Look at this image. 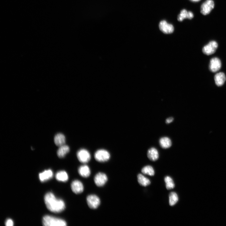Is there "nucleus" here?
Wrapping results in <instances>:
<instances>
[{
    "label": "nucleus",
    "instance_id": "f257e3e1",
    "mask_svg": "<svg viewBox=\"0 0 226 226\" xmlns=\"http://www.w3.org/2000/svg\"><path fill=\"white\" fill-rule=\"evenodd\" d=\"M44 201L47 208L54 213H59L65 208L64 202L62 199H57L52 193H48L45 195Z\"/></svg>",
    "mask_w": 226,
    "mask_h": 226
},
{
    "label": "nucleus",
    "instance_id": "f03ea898",
    "mask_svg": "<svg viewBox=\"0 0 226 226\" xmlns=\"http://www.w3.org/2000/svg\"><path fill=\"white\" fill-rule=\"evenodd\" d=\"M43 223L45 226H66L67 223L63 219L49 215L43 218Z\"/></svg>",
    "mask_w": 226,
    "mask_h": 226
},
{
    "label": "nucleus",
    "instance_id": "7ed1b4c3",
    "mask_svg": "<svg viewBox=\"0 0 226 226\" xmlns=\"http://www.w3.org/2000/svg\"><path fill=\"white\" fill-rule=\"evenodd\" d=\"M95 159L97 161L103 162L107 161L110 158V155L107 151L100 149L97 151L95 154Z\"/></svg>",
    "mask_w": 226,
    "mask_h": 226
},
{
    "label": "nucleus",
    "instance_id": "20e7f679",
    "mask_svg": "<svg viewBox=\"0 0 226 226\" xmlns=\"http://www.w3.org/2000/svg\"><path fill=\"white\" fill-rule=\"evenodd\" d=\"M86 201L88 206L92 209L97 208L100 203V200L99 197L94 194L88 195L86 198Z\"/></svg>",
    "mask_w": 226,
    "mask_h": 226
},
{
    "label": "nucleus",
    "instance_id": "39448f33",
    "mask_svg": "<svg viewBox=\"0 0 226 226\" xmlns=\"http://www.w3.org/2000/svg\"><path fill=\"white\" fill-rule=\"evenodd\" d=\"M218 47V44L215 41H210L202 49L203 53L206 55H212L215 53Z\"/></svg>",
    "mask_w": 226,
    "mask_h": 226
},
{
    "label": "nucleus",
    "instance_id": "423d86ee",
    "mask_svg": "<svg viewBox=\"0 0 226 226\" xmlns=\"http://www.w3.org/2000/svg\"><path fill=\"white\" fill-rule=\"evenodd\" d=\"M77 156L79 161L83 163H88L91 159L90 153L85 149H81L79 150L77 153Z\"/></svg>",
    "mask_w": 226,
    "mask_h": 226
},
{
    "label": "nucleus",
    "instance_id": "0eeeda50",
    "mask_svg": "<svg viewBox=\"0 0 226 226\" xmlns=\"http://www.w3.org/2000/svg\"><path fill=\"white\" fill-rule=\"evenodd\" d=\"M214 6L213 0H207L201 5V13L204 15L208 14L213 9Z\"/></svg>",
    "mask_w": 226,
    "mask_h": 226
},
{
    "label": "nucleus",
    "instance_id": "6e6552de",
    "mask_svg": "<svg viewBox=\"0 0 226 226\" xmlns=\"http://www.w3.org/2000/svg\"><path fill=\"white\" fill-rule=\"evenodd\" d=\"M108 180L107 175L103 172H99L95 176L94 181L95 185L99 187L104 186Z\"/></svg>",
    "mask_w": 226,
    "mask_h": 226
},
{
    "label": "nucleus",
    "instance_id": "1a4fd4ad",
    "mask_svg": "<svg viewBox=\"0 0 226 226\" xmlns=\"http://www.w3.org/2000/svg\"><path fill=\"white\" fill-rule=\"evenodd\" d=\"M221 67L220 60L218 58L215 57L212 59L210 62L209 66V70L212 72L215 73L219 70Z\"/></svg>",
    "mask_w": 226,
    "mask_h": 226
},
{
    "label": "nucleus",
    "instance_id": "9d476101",
    "mask_svg": "<svg viewBox=\"0 0 226 226\" xmlns=\"http://www.w3.org/2000/svg\"><path fill=\"white\" fill-rule=\"evenodd\" d=\"M160 30L163 33L169 34L172 33L174 30V28L172 25L168 23L165 21H162L159 24Z\"/></svg>",
    "mask_w": 226,
    "mask_h": 226
},
{
    "label": "nucleus",
    "instance_id": "9b49d317",
    "mask_svg": "<svg viewBox=\"0 0 226 226\" xmlns=\"http://www.w3.org/2000/svg\"><path fill=\"white\" fill-rule=\"evenodd\" d=\"M71 187L72 191L76 194L82 193L84 190L83 184L80 181L78 180L73 181Z\"/></svg>",
    "mask_w": 226,
    "mask_h": 226
},
{
    "label": "nucleus",
    "instance_id": "f8f14e48",
    "mask_svg": "<svg viewBox=\"0 0 226 226\" xmlns=\"http://www.w3.org/2000/svg\"><path fill=\"white\" fill-rule=\"evenodd\" d=\"M216 85L218 86L223 85L226 80V77L224 74L220 72L216 74L214 77Z\"/></svg>",
    "mask_w": 226,
    "mask_h": 226
},
{
    "label": "nucleus",
    "instance_id": "ddd939ff",
    "mask_svg": "<svg viewBox=\"0 0 226 226\" xmlns=\"http://www.w3.org/2000/svg\"><path fill=\"white\" fill-rule=\"evenodd\" d=\"M78 172L80 175L84 178L88 177L91 174L90 168L86 165L80 166L78 169Z\"/></svg>",
    "mask_w": 226,
    "mask_h": 226
},
{
    "label": "nucleus",
    "instance_id": "4468645a",
    "mask_svg": "<svg viewBox=\"0 0 226 226\" xmlns=\"http://www.w3.org/2000/svg\"><path fill=\"white\" fill-rule=\"evenodd\" d=\"M54 141L55 144L59 147L65 144L66 138L64 134L59 133L55 136Z\"/></svg>",
    "mask_w": 226,
    "mask_h": 226
},
{
    "label": "nucleus",
    "instance_id": "2eb2a0df",
    "mask_svg": "<svg viewBox=\"0 0 226 226\" xmlns=\"http://www.w3.org/2000/svg\"><path fill=\"white\" fill-rule=\"evenodd\" d=\"M147 157L150 160L152 161H156L159 157L158 152L156 148H152L148 151Z\"/></svg>",
    "mask_w": 226,
    "mask_h": 226
},
{
    "label": "nucleus",
    "instance_id": "dca6fc26",
    "mask_svg": "<svg viewBox=\"0 0 226 226\" xmlns=\"http://www.w3.org/2000/svg\"><path fill=\"white\" fill-rule=\"evenodd\" d=\"M193 13L191 12H187L186 10H183L181 12L178 17V20L182 22L185 19L187 18L191 19L193 18Z\"/></svg>",
    "mask_w": 226,
    "mask_h": 226
},
{
    "label": "nucleus",
    "instance_id": "f3484780",
    "mask_svg": "<svg viewBox=\"0 0 226 226\" xmlns=\"http://www.w3.org/2000/svg\"><path fill=\"white\" fill-rule=\"evenodd\" d=\"M53 173L51 170H45L39 174V178L40 180L42 182L46 181L52 178Z\"/></svg>",
    "mask_w": 226,
    "mask_h": 226
},
{
    "label": "nucleus",
    "instance_id": "a211bd4d",
    "mask_svg": "<svg viewBox=\"0 0 226 226\" xmlns=\"http://www.w3.org/2000/svg\"><path fill=\"white\" fill-rule=\"evenodd\" d=\"M69 147L65 144L59 147L57 152V154L58 157L60 158L64 157L69 152Z\"/></svg>",
    "mask_w": 226,
    "mask_h": 226
},
{
    "label": "nucleus",
    "instance_id": "6ab92c4d",
    "mask_svg": "<svg viewBox=\"0 0 226 226\" xmlns=\"http://www.w3.org/2000/svg\"><path fill=\"white\" fill-rule=\"evenodd\" d=\"M159 144L163 149H167L170 148L172 145L171 139L167 137L161 138L159 140Z\"/></svg>",
    "mask_w": 226,
    "mask_h": 226
},
{
    "label": "nucleus",
    "instance_id": "aec40b11",
    "mask_svg": "<svg viewBox=\"0 0 226 226\" xmlns=\"http://www.w3.org/2000/svg\"><path fill=\"white\" fill-rule=\"evenodd\" d=\"M56 179L59 181L66 182L69 179L67 173L65 171H60L58 172L56 175Z\"/></svg>",
    "mask_w": 226,
    "mask_h": 226
},
{
    "label": "nucleus",
    "instance_id": "412c9836",
    "mask_svg": "<svg viewBox=\"0 0 226 226\" xmlns=\"http://www.w3.org/2000/svg\"><path fill=\"white\" fill-rule=\"evenodd\" d=\"M138 180L139 183L142 186L146 187L151 184L150 180L141 174L138 176Z\"/></svg>",
    "mask_w": 226,
    "mask_h": 226
},
{
    "label": "nucleus",
    "instance_id": "4be33fe9",
    "mask_svg": "<svg viewBox=\"0 0 226 226\" xmlns=\"http://www.w3.org/2000/svg\"><path fill=\"white\" fill-rule=\"evenodd\" d=\"M169 204L171 206L175 205L178 202V198L177 194L175 192H172L169 194Z\"/></svg>",
    "mask_w": 226,
    "mask_h": 226
},
{
    "label": "nucleus",
    "instance_id": "5701e85b",
    "mask_svg": "<svg viewBox=\"0 0 226 226\" xmlns=\"http://www.w3.org/2000/svg\"><path fill=\"white\" fill-rule=\"evenodd\" d=\"M164 180L166 184V187L167 190H170L175 187V185L173 181L170 177H166Z\"/></svg>",
    "mask_w": 226,
    "mask_h": 226
},
{
    "label": "nucleus",
    "instance_id": "b1692460",
    "mask_svg": "<svg viewBox=\"0 0 226 226\" xmlns=\"http://www.w3.org/2000/svg\"><path fill=\"white\" fill-rule=\"evenodd\" d=\"M141 172L143 174L150 176H153L155 175L154 169L150 166H147L144 167L142 169Z\"/></svg>",
    "mask_w": 226,
    "mask_h": 226
},
{
    "label": "nucleus",
    "instance_id": "393cba45",
    "mask_svg": "<svg viewBox=\"0 0 226 226\" xmlns=\"http://www.w3.org/2000/svg\"><path fill=\"white\" fill-rule=\"evenodd\" d=\"M5 224L7 226H13V225L14 222L12 219H8L6 221Z\"/></svg>",
    "mask_w": 226,
    "mask_h": 226
},
{
    "label": "nucleus",
    "instance_id": "a878e982",
    "mask_svg": "<svg viewBox=\"0 0 226 226\" xmlns=\"http://www.w3.org/2000/svg\"><path fill=\"white\" fill-rule=\"evenodd\" d=\"M174 118L172 117H170L166 120V122L167 124H169L173 122Z\"/></svg>",
    "mask_w": 226,
    "mask_h": 226
},
{
    "label": "nucleus",
    "instance_id": "bb28decb",
    "mask_svg": "<svg viewBox=\"0 0 226 226\" xmlns=\"http://www.w3.org/2000/svg\"><path fill=\"white\" fill-rule=\"evenodd\" d=\"M192 2H198L200 1V0H190Z\"/></svg>",
    "mask_w": 226,
    "mask_h": 226
}]
</instances>
